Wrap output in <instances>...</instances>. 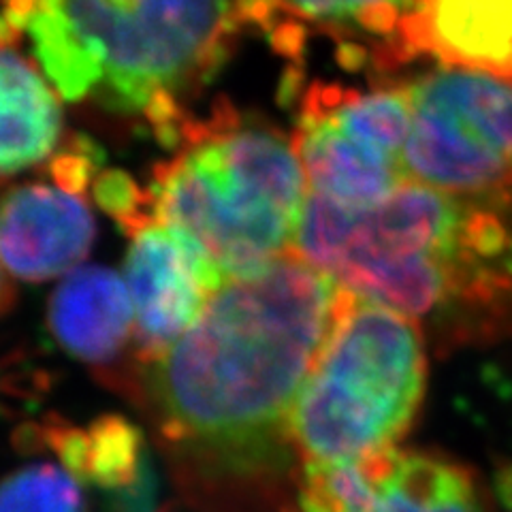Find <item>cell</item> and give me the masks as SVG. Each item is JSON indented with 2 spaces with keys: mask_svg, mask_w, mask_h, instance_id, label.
Masks as SVG:
<instances>
[{
  "mask_svg": "<svg viewBox=\"0 0 512 512\" xmlns=\"http://www.w3.org/2000/svg\"><path fill=\"white\" fill-rule=\"evenodd\" d=\"M350 299L286 252L224 282L197 323L148 363L154 416L188 472L254 485L288 470L297 397Z\"/></svg>",
  "mask_w": 512,
  "mask_h": 512,
  "instance_id": "6da1fadb",
  "label": "cell"
},
{
  "mask_svg": "<svg viewBox=\"0 0 512 512\" xmlns=\"http://www.w3.org/2000/svg\"><path fill=\"white\" fill-rule=\"evenodd\" d=\"M508 192L404 184L367 207L310 195L297 252L346 291L431 320L446 342L493 340L512 333Z\"/></svg>",
  "mask_w": 512,
  "mask_h": 512,
  "instance_id": "7a4b0ae2",
  "label": "cell"
},
{
  "mask_svg": "<svg viewBox=\"0 0 512 512\" xmlns=\"http://www.w3.org/2000/svg\"><path fill=\"white\" fill-rule=\"evenodd\" d=\"M0 13L64 101L139 118L167 148L244 28L237 0H0Z\"/></svg>",
  "mask_w": 512,
  "mask_h": 512,
  "instance_id": "3957f363",
  "label": "cell"
},
{
  "mask_svg": "<svg viewBox=\"0 0 512 512\" xmlns=\"http://www.w3.org/2000/svg\"><path fill=\"white\" fill-rule=\"evenodd\" d=\"M148 184L156 220L190 233L227 278L293 252L308 180L293 141L233 105L192 116Z\"/></svg>",
  "mask_w": 512,
  "mask_h": 512,
  "instance_id": "277c9868",
  "label": "cell"
},
{
  "mask_svg": "<svg viewBox=\"0 0 512 512\" xmlns=\"http://www.w3.org/2000/svg\"><path fill=\"white\" fill-rule=\"evenodd\" d=\"M425 384V338L416 320L352 293L297 397L295 448L306 463L389 451L421 412Z\"/></svg>",
  "mask_w": 512,
  "mask_h": 512,
  "instance_id": "5b68a950",
  "label": "cell"
},
{
  "mask_svg": "<svg viewBox=\"0 0 512 512\" xmlns=\"http://www.w3.org/2000/svg\"><path fill=\"white\" fill-rule=\"evenodd\" d=\"M284 90L297 101L291 141L312 195L367 207L410 184L404 152L412 111L404 86L359 90L299 79Z\"/></svg>",
  "mask_w": 512,
  "mask_h": 512,
  "instance_id": "8992f818",
  "label": "cell"
},
{
  "mask_svg": "<svg viewBox=\"0 0 512 512\" xmlns=\"http://www.w3.org/2000/svg\"><path fill=\"white\" fill-rule=\"evenodd\" d=\"M410 135L404 165L410 184L451 195L512 190V84L440 67L406 86Z\"/></svg>",
  "mask_w": 512,
  "mask_h": 512,
  "instance_id": "52a82bcc",
  "label": "cell"
},
{
  "mask_svg": "<svg viewBox=\"0 0 512 512\" xmlns=\"http://www.w3.org/2000/svg\"><path fill=\"white\" fill-rule=\"evenodd\" d=\"M301 472L295 512H487L474 470L431 451L389 448Z\"/></svg>",
  "mask_w": 512,
  "mask_h": 512,
  "instance_id": "ba28073f",
  "label": "cell"
},
{
  "mask_svg": "<svg viewBox=\"0 0 512 512\" xmlns=\"http://www.w3.org/2000/svg\"><path fill=\"white\" fill-rule=\"evenodd\" d=\"M124 274L135 308V338L146 363L178 342L229 280L195 237L167 222H154L133 235Z\"/></svg>",
  "mask_w": 512,
  "mask_h": 512,
  "instance_id": "9c48e42d",
  "label": "cell"
},
{
  "mask_svg": "<svg viewBox=\"0 0 512 512\" xmlns=\"http://www.w3.org/2000/svg\"><path fill=\"white\" fill-rule=\"evenodd\" d=\"M416 0H237L244 28L259 30L274 50L299 64L314 35L338 43L346 64L395 67L397 43Z\"/></svg>",
  "mask_w": 512,
  "mask_h": 512,
  "instance_id": "30bf717a",
  "label": "cell"
},
{
  "mask_svg": "<svg viewBox=\"0 0 512 512\" xmlns=\"http://www.w3.org/2000/svg\"><path fill=\"white\" fill-rule=\"evenodd\" d=\"M86 192L56 182H30L0 197V256L13 276L39 282L84 261L94 244Z\"/></svg>",
  "mask_w": 512,
  "mask_h": 512,
  "instance_id": "8fae6325",
  "label": "cell"
},
{
  "mask_svg": "<svg viewBox=\"0 0 512 512\" xmlns=\"http://www.w3.org/2000/svg\"><path fill=\"white\" fill-rule=\"evenodd\" d=\"M419 56L512 84V0H416L397 64Z\"/></svg>",
  "mask_w": 512,
  "mask_h": 512,
  "instance_id": "7c38bea8",
  "label": "cell"
},
{
  "mask_svg": "<svg viewBox=\"0 0 512 512\" xmlns=\"http://www.w3.org/2000/svg\"><path fill=\"white\" fill-rule=\"evenodd\" d=\"M22 41L0 13V180L47 163L60 148L58 96Z\"/></svg>",
  "mask_w": 512,
  "mask_h": 512,
  "instance_id": "4fadbf2b",
  "label": "cell"
},
{
  "mask_svg": "<svg viewBox=\"0 0 512 512\" xmlns=\"http://www.w3.org/2000/svg\"><path fill=\"white\" fill-rule=\"evenodd\" d=\"M135 308L126 282L105 267H82L50 301L54 340L79 361L111 363L131 338Z\"/></svg>",
  "mask_w": 512,
  "mask_h": 512,
  "instance_id": "5bb4252c",
  "label": "cell"
},
{
  "mask_svg": "<svg viewBox=\"0 0 512 512\" xmlns=\"http://www.w3.org/2000/svg\"><path fill=\"white\" fill-rule=\"evenodd\" d=\"M45 440L77 480L105 489L133 512L150 508V474L139 429L122 416L88 427H52Z\"/></svg>",
  "mask_w": 512,
  "mask_h": 512,
  "instance_id": "9a60e30c",
  "label": "cell"
},
{
  "mask_svg": "<svg viewBox=\"0 0 512 512\" xmlns=\"http://www.w3.org/2000/svg\"><path fill=\"white\" fill-rule=\"evenodd\" d=\"M79 480L54 463H37L0 480V512H82Z\"/></svg>",
  "mask_w": 512,
  "mask_h": 512,
  "instance_id": "2e32d148",
  "label": "cell"
},
{
  "mask_svg": "<svg viewBox=\"0 0 512 512\" xmlns=\"http://www.w3.org/2000/svg\"><path fill=\"white\" fill-rule=\"evenodd\" d=\"M92 190L101 210L114 218L126 235L133 237L137 231L158 222L148 186H139L124 171L103 169L96 175Z\"/></svg>",
  "mask_w": 512,
  "mask_h": 512,
  "instance_id": "e0dca14e",
  "label": "cell"
},
{
  "mask_svg": "<svg viewBox=\"0 0 512 512\" xmlns=\"http://www.w3.org/2000/svg\"><path fill=\"white\" fill-rule=\"evenodd\" d=\"M493 491L498 502L512 510V461H502L493 474Z\"/></svg>",
  "mask_w": 512,
  "mask_h": 512,
  "instance_id": "ac0fdd59",
  "label": "cell"
},
{
  "mask_svg": "<svg viewBox=\"0 0 512 512\" xmlns=\"http://www.w3.org/2000/svg\"><path fill=\"white\" fill-rule=\"evenodd\" d=\"M11 301V288H9V282L5 278V271L3 267H0V312H3Z\"/></svg>",
  "mask_w": 512,
  "mask_h": 512,
  "instance_id": "d6986e66",
  "label": "cell"
}]
</instances>
